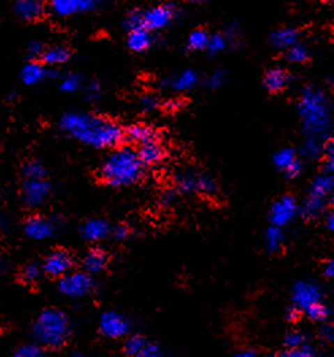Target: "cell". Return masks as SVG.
Wrapping results in <instances>:
<instances>
[{"instance_id":"obj_1","label":"cell","mask_w":334,"mask_h":357,"mask_svg":"<svg viewBox=\"0 0 334 357\" xmlns=\"http://www.w3.org/2000/svg\"><path fill=\"white\" fill-rule=\"evenodd\" d=\"M68 137L95 149L115 148L123 139V129L116 122L89 112H64L59 121Z\"/></svg>"},{"instance_id":"obj_2","label":"cell","mask_w":334,"mask_h":357,"mask_svg":"<svg viewBox=\"0 0 334 357\" xmlns=\"http://www.w3.org/2000/svg\"><path fill=\"white\" fill-rule=\"evenodd\" d=\"M298 114L306 138L331 141L333 129L332 106L322 89L305 87L298 100Z\"/></svg>"},{"instance_id":"obj_3","label":"cell","mask_w":334,"mask_h":357,"mask_svg":"<svg viewBox=\"0 0 334 357\" xmlns=\"http://www.w3.org/2000/svg\"><path fill=\"white\" fill-rule=\"evenodd\" d=\"M144 175V165L137 151L132 146H122L112 151L99 168V178L110 187H128L137 183Z\"/></svg>"},{"instance_id":"obj_4","label":"cell","mask_w":334,"mask_h":357,"mask_svg":"<svg viewBox=\"0 0 334 357\" xmlns=\"http://www.w3.org/2000/svg\"><path fill=\"white\" fill-rule=\"evenodd\" d=\"M70 332L72 328L67 312L56 307L43 310L31 325V333L36 342L50 349L64 347L70 337Z\"/></svg>"},{"instance_id":"obj_5","label":"cell","mask_w":334,"mask_h":357,"mask_svg":"<svg viewBox=\"0 0 334 357\" xmlns=\"http://www.w3.org/2000/svg\"><path fill=\"white\" fill-rule=\"evenodd\" d=\"M333 174L322 172L314 178L310 185L309 195L301 208L302 215L308 220L318 218L329 204L333 195Z\"/></svg>"},{"instance_id":"obj_6","label":"cell","mask_w":334,"mask_h":357,"mask_svg":"<svg viewBox=\"0 0 334 357\" xmlns=\"http://www.w3.org/2000/svg\"><path fill=\"white\" fill-rule=\"evenodd\" d=\"M176 191L183 194H201L213 197L217 194L215 180L201 172H179L175 176Z\"/></svg>"},{"instance_id":"obj_7","label":"cell","mask_w":334,"mask_h":357,"mask_svg":"<svg viewBox=\"0 0 334 357\" xmlns=\"http://www.w3.org/2000/svg\"><path fill=\"white\" fill-rule=\"evenodd\" d=\"M93 287L95 283L92 275H89L86 271H70L59 279L57 284L60 294L70 299L87 296L92 292Z\"/></svg>"},{"instance_id":"obj_8","label":"cell","mask_w":334,"mask_h":357,"mask_svg":"<svg viewBox=\"0 0 334 357\" xmlns=\"http://www.w3.org/2000/svg\"><path fill=\"white\" fill-rule=\"evenodd\" d=\"M324 290L315 282L299 280L292 286L291 302L292 306L301 312H305L312 305L324 302Z\"/></svg>"},{"instance_id":"obj_9","label":"cell","mask_w":334,"mask_h":357,"mask_svg":"<svg viewBox=\"0 0 334 357\" xmlns=\"http://www.w3.org/2000/svg\"><path fill=\"white\" fill-rule=\"evenodd\" d=\"M41 266L44 275L53 279H60L73 269L75 257L66 248H56L47 253Z\"/></svg>"},{"instance_id":"obj_10","label":"cell","mask_w":334,"mask_h":357,"mask_svg":"<svg viewBox=\"0 0 334 357\" xmlns=\"http://www.w3.org/2000/svg\"><path fill=\"white\" fill-rule=\"evenodd\" d=\"M52 192L50 183L44 178H24L21 187V197L27 207L37 208L44 206Z\"/></svg>"},{"instance_id":"obj_11","label":"cell","mask_w":334,"mask_h":357,"mask_svg":"<svg viewBox=\"0 0 334 357\" xmlns=\"http://www.w3.org/2000/svg\"><path fill=\"white\" fill-rule=\"evenodd\" d=\"M299 213L298 202L292 195H284L273 202V204L269 208V222L276 227H286L295 221Z\"/></svg>"},{"instance_id":"obj_12","label":"cell","mask_w":334,"mask_h":357,"mask_svg":"<svg viewBox=\"0 0 334 357\" xmlns=\"http://www.w3.org/2000/svg\"><path fill=\"white\" fill-rule=\"evenodd\" d=\"M102 0H47L50 11L60 18L86 14L98 8Z\"/></svg>"},{"instance_id":"obj_13","label":"cell","mask_w":334,"mask_h":357,"mask_svg":"<svg viewBox=\"0 0 334 357\" xmlns=\"http://www.w3.org/2000/svg\"><path fill=\"white\" fill-rule=\"evenodd\" d=\"M178 11L172 4H161L148 11H142V27L149 31L162 30L176 18Z\"/></svg>"},{"instance_id":"obj_14","label":"cell","mask_w":334,"mask_h":357,"mask_svg":"<svg viewBox=\"0 0 334 357\" xmlns=\"http://www.w3.org/2000/svg\"><path fill=\"white\" fill-rule=\"evenodd\" d=\"M57 225L59 222L54 218L41 215V214H34L24 221L23 231L29 238L36 241H43L56 233Z\"/></svg>"},{"instance_id":"obj_15","label":"cell","mask_w":334,"mask_h":357,"mask_svg":"<svg viewBox=\"0 0 334 357\" xmlns=\"http://www.w3.org/2000/svg\"><path fill=\"white\" fill-rule=\"evenodd\" d=\"M99 331L107 338H122L130 333V322L126 317H123L119 312H103L99 319Z\"/></svg>"},{"instance_id":"obj_16","label":"cell","mask_w":334,"mask_h":357,"mask_svg":"<svg viewBox=\"0 0 334 357\" xmlns=\"http://www.w3.org/2000/svg\"><path fill=\"white\" fill-rule=\"evenodd\" d=\"M273 164L289 178H298L303 172L302 161L298 158L295 151L291 148H283L278 151L273 156Z\"/></svg>"},{"instance_id":"obj_17","label":"cell","mask_w":334,"mask_h":357,"mask_svg":"<svg viewBox=\"0 0 334 357\" xmlns=\"http://www.w3.org/2000/svg\"><path fill=\"white\" fill-rule=\"evenodd\" d=\"M13 13L22 22H37L44 17L45 3L43 0H14Z\"/></svg>"},{"instance_id":"obj_18","label":"cell","mask_w":334,"mask_h":357,"mask_svg":"<svg viewBox=\"0 0 334 357\" xmlns=\"http://www.w3.org/2000/svg\"><path fill=\"white\" fill-rule=\"evenodd\" d=\"M80 233L89 243H100L112 233V226L103 218H91L82 225Z\"/></svg>"},{"instance_id":"obj_19","label":"cell","mask_w":334,"mask_h":357,"mask_svg":"<svg viewBox=\"0 0 334 357\" xmlns=\"http://www.w3.org/2000/svg\"><path fill=\"white\" fill-rule=\"evenodd\" d=\"M50 75L52 72L49 70V68L44 66L40 60H30L27 64L23 66L20 77L26 86H37L46 80Z\"/></svg>"},{"instance_id":"obj_20","label":"cell","mask_w":334,"mask_h":357,"mask_svg":"<svg viewBox=\"0 0 334 357\" xmlns=\"http://www.w3.org/2000/svg\"><path fill=\"white\" fill-rule=\"evenodd\" d=\"M137 153L144 167H155L161 164L165 158V149L158 139L141 144Z\"/></svg>"},{"instance_id":"obj_21","label":"cell","mask_w":334,"mask_h":357,"mask_svg":"<svg viewBox=\"0 0 334 357\" xmlns=\"http://www.w3.org/2000/svg\"><path fill=\"white\" fill-rule=\"evenodd\" d=\"M110 261L109 253L102 248H92L83 259V268L89 275H98L103 272Z\"/></svg>"},{"instance_id":"obj_22","label":"cell","mask_w":334,"mask_h":357,"mask_svg":"<svg viewBox=\"0 0 334 357\" xmlns=\"http://www.w3.org/2000/svg\"><path fill=\"white\" fill-rule=\"evenodd\" d=\"M70 59V50L64 45H53L49 47H45L44 53L40 59V61L46 67H59L69 61Z\"/></svg>"},{"instance_id":"obj_23","label":"cell","mask_w":334,"mask_h":357,"mask_svg":"<svg viewBox=\"0 0 334 357\" xmlns=\"http://www.w3.org/2000/svg\"><path fill=\"white\" fill-rule=\"evenodd\" d=\"M290 73L283 68H271L264 75V86L269 92H280L290 84Z\"/></svg>"},{"instance_id":"obj_24","label":"cell","mask_w":334,"mask_h":357,"mask_svg":"<svg viewBox=\"0 0 334 357\" xmlns=\"http://www.w3.org/2000/svg\"><path fill=\"white\" fill-rule=\"evenodd\" d=\"M299 40H301V34L294 27L278 29L271 36V44L273 45L276 49H282V50H287L291 46L299 44Z\"/></svg>"},{"instance_id":"obj_25","label":"cell","mask_w":334,"mask_h":357,"mask_svg":"<svg viewBox=\"0 0 334 357\" xmlns=\"http://www.w3.org/2000/svg\"><path fill=\"white\" fill-rule=\"evenodd\" d=\"M128 46L133 52H144L149 49L153 44L152 31L145 27H137L129 31L128 34Z\"/></svg>"},{"instance_id":"obj_26","label":"cell","mask_w":334,"mask_h":357,"mask_svg":"<svg viewBox=\"0 0 334 357\" xmlns=\"http://www.w3.org/2000/svg\"><path fill=\"white\" fill-rule=\"evenodd\" d=\"M157 135L158 133L156 129L146 125H132L123 132V138H126L129 142L139 145L152 139H157Z\"/></svg>"},{"instance_id":"obj_27","label":"cell","mask_w":334,"mask_h":357,"mask_svg":"<svg viewBox=\"0 0 334 357\" xmlns=\"http://www.w3.org/2000/svg\"><path fill=\"white\" fill-rule=\"evenodd\" d=\"M198 73L192 69H187V70H183L178 75L172 76L169 80H168V87H171L178 92H184V91H188V89H194L198 83Z\"/></svg>"},{"instance_id":"obj_28","label":"cell","mask_w":334,"mask_h":357,"mask_svg":"<svg viewBox=\"0 0 334 357\" xmlns=\"http://www.w3.org/2000/svg\"><path fill=\"white\" fill-rule=\"evenodd\" d=\"M286 241L284 237V231L282 227H276V226H269L266 233H264V245L269 253H278L282 250L283 244Z\"/></svg>"},{"instance_id":"obj_29","label":"cell","mask_w":334,"mask_h":357,"mask_svg":"<svg viewBox=\"0 0 334 357\" xmlns=\"http://www.w3.org/2000/svg\"><path fill=\"white\" fill-rule=\"evenodd\" d=\"M43 275V266L38 263H27L20 271V279L23 284H36Z\"/></svg>"},{"instance_id":"obj_30","label":"cell","mask_w":334,"mask_h":357,"mask_svg":"<svg viewBox=\"0 0 334 357\" xmlns=\"http://www.w3.org/2000/svg\"><path fill=\"white\" fill-rule=\"evenodd\" d=\"M326 142L315 139V138H305L302 145V156L309 160H317L324 155Z\"/></svg>"},{"instance_id":"obj_31","label":"cell","mask_w":334,"mask_h":357,"mask_svg":"<svg viewBox=\"0 0 334 357\" xmlns=\"http://www.w3.org/2000/svg\"><path fill=\"white\" fill-rule=\"evenodd\" d=\"M21 175L24 178H46V168L44 164L38 160H27L22 164Z\"/></svg>"},{"instance_id":"obj_32","label":"cell","mask_w":334,"mask_h":357,"mask_svg":"<svg viewBox=\"0 0 334 357\" xmlns=\"http://www.w3.org/2000/svg\"><path fill=\"white\" fill-rule=\"evenodd\" d=\"M11 357H47L46 356V351L44 347L34 342H27L23 344L21 347H18Z\"/></svg>"},{"instance_id":"obj_33","label":"cell","mask_w":334,"mask_h":357,"mask_svg":"<svg viewBox=\"0 0 334 357\" xmlns=\"http://www.w3.org/2000/svg\"><path fill=\"white\" fill-rule=\"evenodd\" d=\"M148 340L141 335H129L123 344V352L129 357H135L145 347Z\"/></svg>"},{"instance_id":"obj_34","label":"cell","mask_w":334,"mask_h":357,"mask_svg":"<svg viewBox=\"0 0 334 357\" xmlns=\"http://www.w3.org/2000/svg\"><path fill=\"white\" fill-rule=\"evenodd\" d=\"M286 57L290 63L294 64H302V63H306L310 57V52L309 49L303 44H296L294 46H291L290 49H287V53H286Z\"/></svg>"},{"instance_id":"obj_35","label":"cell","mask_w":334,"mask_h":357,"mask_svg":"<svg viewBox=\"0 0 334 357\" xmlns=\"http://www.w3.org/2000/svg\"><path fill=\"white\" fill-rule=\"evenodd\" d=\"M82 87H83V79L80 75H76V73H69L67 76H64L59 86L60 91L64 93L77 92Z\"/></svg>"},{"instance_id":"obj_36","label":"cell","mask_w":334,"mask_h":357,"mask_svg":"<svg viewBox=\"0 0 334 357\" xmlns=\"http://www.w3.org/2000/svg\"><path fill=\"white\" fill-rule=\"evenodd\" d=\"M208 38L210 36L204 31V30H195L188 36L187 40V45L191 50H204L207 49V44H208Z\"/></svg>"},{"instance_id":"obj_37","label":"cell","mask_w":334,"mask_h":357,"mask_svg":"<svg viewBox=\"0 0 334 357\" xmlns=\"http://www.w3.org/2000/svg\"><path fill=\"white\" fill-rule=\"evenodd\" d=\"M303 312L314 322H324V321H326L329 318L331 309L324 302H319V303L312 305V306H310L309 309H306Z\"/></svg>"},{"instance_id":"obj_38","label":"cell","mask_w":334,"mask_h":357,"mask_svg":"<svg viewBox=\"0 0 334 357\" xmlns=\"http://www.w3.org/2000/svg\"><path fill=\"white\" fill-rule=\"evenodd\" d=\"M229 44H230V41H229V38L226 37V34L217 33V34L210 36L208 44H207V50H208L211 54H218V53L223 52Z\"/></svg>"},{"instance_id":"obj_39","label":"cell","mask_w":334,"mask_h":357,"mask_svg":"<svg viewBox=\"0 0 334 357\" xmlns=\"http://www.w3.org/2000/svg\"><path fill=\"white\" fill-rule=\"evenodd\" d=\"M278 357H314V352L312 347L306 344L298 348H286L279 354Z\"/></svg>"},{"instance_id":"obj_40","label":"cell","mask_w":334,"mask_h":357,"mask_svg":"<svg viewBox=\"0 0 334 357\" xmlns=\"http://www.w3.org/2000/svg\"><path fill=\"white\" fill-rule=\"evenodd\" d=\"M308 344V337L302 332H291L284 338L286 348H298Z\"/></svg>"},{"instance_id":"obj_41","label":"cell","mask_w":334,"mask_h":357,"mask_svg":"<svg viewBox=\"0 0 334 357\" xmlns=\"http://www.w3.org/2000/svg\"><path fill=\"white\" fill-rule=\"evenodd\" d=\"M44 50L45 46L40 41H30L26 46V54L29 60H40Z\"/></svg>"},{"instance_id":"obj_42","label":"cell","mask_w":334,"mask_h":357,"mask_svg":"<svg viewBox=\"0 0 334 357\" xmlns=\"http://www.w3.org/2000/svg\"><path fill=\"white\" fill-rule=\"evenodd\" d=\"M123 26L126 27V30H133L137 27H142V11H132L126 15L125 21H123Z\"/></svg>"},{"instance_id":"obj_43","label":"cell","mask_w":334,"mask_h":357,"mask_svg":"<svg viewBox=\"0 0 334 357\" xmlns=\"http://www.w3.org/2000/svg\"><path fill=\"white\" fill-rule=\"evenodd\" d=\"M135 357H165L164 356V352L162 349L155 344V342H151L148 341L145 344V347L142 348V351L137 355Z\"/></svg>"},{"instance_id":"obj_44","label":"cell","mask_w":334,"mask_h":357,"mask_svg":"<svg viewBox=\"0 0 334 357\" xmlns=\"http://www.w3.org/2000/svg\"><path fill=\"white\" fill-rule=\"evenodd\" d=\"M226 80V73L222 69H215L207 79V84L211 89H220L222 87L223 83Z\"/></svg>"},{"instance_id":"obj_45","label":"cell","mask_w":334,"mask_h":357,"mask_svg":"<svg viewBox=\"0 0 334 357\" xmlns=\"http://www.w3.org/2000/svg\"><path fill=\"white\" fill-rule=\"evenodd\" d=\"M86 92V98L89 102H95L102 96V87L98 82H89V84L84 89Z\"/></svg>"},{"instance_id":"obj_46","label":"cell","mask_w":334,"mask_h":357,"mask_svg":"<svg viewBox=\"0 0 334 357\" xmlns=\"http://www.w3.org/2000/svg\"><path fill=\"white\" fill-rule=\"evenodd\" d=\"M112 233L116 241H125L130 237L132 229L128 225H118L112 229Z\"/></svg>"},{"instance_id":"obj_47","label":"cell","mask_w":334,"mask_h":357,"mask_svg":"<svg viewBox=\"0 0 334 357\" xmlns=\"http://www.w3.org/2000/svg\"><path fill=\"white\" fill-rule=\"evenodd\" d=\"M141 106L146 112H153V110H156L157 107H158V100L152 95H146V96L142 98Z\"/></svg>"},{"instance_id":"obj_48","label":"cell","mask_w":334,"mask_h":357,"mask_svg":"<svg viewBox=\"0 0 334 357\" xmlns=\"http://www.w3.org/2000/svg\"><path fill=\"white\" fill-rule=\"evenodd\" d=\"M181 102L179 100V99H169V100H167L165 103H164V107L167 109V110H169V112H176L179 110L180 107H181Z\"/></svg>"},{"instance_id":"obj_49","label":"cell","mask_w":334,"mask_h":357,"mask_svg":"<svg viewBox=\"0 0 334 357\" xmlns=\"http://www.w3.org/2000/svg\"><path fill=\"white\" fill-rule=\"evenodd\" d=\"M324 273L326 278H333L334 276V263L333 260H328L324 266Z\"/></svg>"},{"instance_id":"obj_50","label":"cell","mask_w":334,"mask_h":357,"mask_svg":"<svg viewBox=\"0 0 334 357\" xmlns=\"http://www.w3.org/2000/svg\"><path fill=\"white\" fill-rule=\"evenodd\" d=\"M233 357H264L263 355H260L259 352L256 351H250V349H245V351H240L237 352Z\"/></svg>"},{"instance_id":"obj_51","label":"cell","mask_w":334,"mask_h":357,"mask_svg":"<svg viewBox=\"0 0 334 357\" xmlns=\"http://www.w3.org/2000/svg\"><path fill=\"white\" fill-rule=\"evenodd\" d=\"M299 314H301V312H299L296 307H294V306L291 305L290 307H289V310H287V319H289V321H295V319L299 318Z\"/></svg>"},{"instance_id":"obj_52","label":"cell","mask_w":334,"mask_h":357,"mask_svg":"<svg viewBox=\"0 0 334 357\" xmlns=\"http://www.w3.org/2000/svg\"><path fill=\"white\" fill-rule=\"evenodd\" d=\"M326 227H328V229H329V230H332V231H333V229H334L333 213H332V214H328V217H326Z\"/></svg>"},{"instance_id":"obj_53","label":"cell","mask_w":334,"mask_h":357,"mask_svg":"<svg viewBox=\"0 0 334 357\" xmlns=\"http://www.w3.org/2000/svg\"><path fill=\"white\" fill-rule=\"evenodd\" d=\"M70 357H96V356H87V355H83V354H79V352H77V354H73V355H72V356Z\"/></svg>"},{"instance_id":"obj_54","label":"cell","mask_w":334,"mask_h":357,"mask_svg":"<svg viewBox=\"0 0 334 357\" xmlns=\"http://www.w3.org/2000/svg\"><path fill=\"white\" fill-rule=\"evenodd\" d=\"M191 3H197V4H199V3H204V1H207V0H190Z\"/></svg>"},{"instance_id":"obj_55","label":"cell","mask_w":334,"mask_h":357,"mask_svg":"<svg viewBox=\"0 0 334 357\" xmlns=\"http://www.w3.org/2000/svg\"><path fill=\"white\" fill-rule=\"evenodd\" d=\"M0 229H1V223H0Z\"/></svg>"},{"instance_id":"obj_56","label":"cell","mask_w":334,"mask_h":357,"mask_svg":"<svg viewBox=\"0 0 334 357\" xmlns=\"http://www.w3.org/2000/svg\"><path fill=\"white\" fill-rule=\"evenodd\" d=\"M0 198H1V194H0Z\"/></svg>"}]
</instances>
